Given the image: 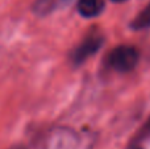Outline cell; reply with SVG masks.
Returning <instances> with one entry per match:
<instances>
[{"instance_id": "1", "label": "cell", "mask_w": 150, "mask_h": 149, "mask_svg": "<svg viewBox=\"0 0 150 149\" xmlns=\"http://www.w3.org/2000/svg\"><path fill=\"white\" fill-rule=\"evenodd\" d=\"M138 62V52L129 45H120L112 49L107 57V65L109 69L119 73H128L133 70Z\"/></svg>"}, {"instance_id": "2", "label": "cell", "mask_w": 150, "mask_h": 149, "mask_svg": "<svg viewBox=\"0 0 150 149\" xmlns=\"http://www.w3.org/2000/svg\"><path fill=\"white\" fill-rule=\"evenodd\" d=\"M104 44V37L98 32L90 33L79 42L76 48H74V50L71 52L70 58L71 62L74 65H82L83 62H86L87 60H90L93 54L100 50V48Z\"/></svg>"}, {"instance_id": "3", "label": "cell", "mask_w": 150, "mask_h": 149, "mask_svg": "<svg viewBox=\"0 0 150 149\" xmlns=\"http://www.w3.org/2000/svg\"><path fill=\"white\" fill-rule=\"evenodd\" d=\"M105 8L104 0H78L76 11L84 18H95L103 13Z\"/></svg>"}, {"instance_id": "4", "label": "cell", "mask_w": 150, "mask_h": 149, "mask_svg": "<svg viewBox=\"0 0 150 149\" xmlns=\"http://www.w3.org/2000/svg\"><path fill=\"white\" fill-rule=\"evenodd\" d=\"M130 26H132L133 29H136V31L146 29L150 26V1H149V4L133 18Z\"/></svg>"}, {"instance_id": "5", "label": "cell", "mask_w": 150, "mask_h": 149, "mask_svg": "<svg viewBox=\"0 0 150 149\" xmlns=\"http://www.w3.org/2000/svg\"><path fill=\"white\" fill-rule=\"evenodd\" d=\"M55 5H57V1H55V0H36L33 9L37 15L45 16V15L52 12V11L55 8Z\"/></svg>"}, {"instance_id": "6", "label": "cell", "mask_w": 150, "mask_h": 149, "mask_svg": "<svg viewBox=\"0 0 150 149\" xmlns=\"http://www.w3.org/2000/svg\"><path fill=\"white\" fill-rule=\"evenodd\" d=\"M9 149H26L25 147H23V145H15V147L9 148Z\"/></svg>"}, {"instance_id": "7", "label": "cell", "mask_w": 150, "mask_h": 149, "mask_svg": "<svg viewBox=\"0 0 150 149\" xmlns=\"http://www.w3.org/2000/svg\"><path fill=\"white\" fill-rule=\"evenodd\" d=\"M111 1H113V3H125V1H128V0H111Z\"/></svg>"}]
</instances>
